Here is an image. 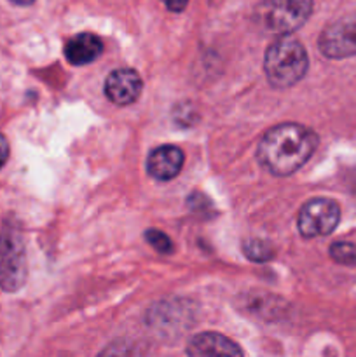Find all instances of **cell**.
I'll list each match as a JSON object with an SVG mask.
<instances>
[{"mask_svg": "<svg viewBox=\"0 0 356 357\" xmlns=\"http://www.w3.org/2000/svg\"><path fill=\"white\" fill-rule=\"evenodd\" d=\"M318 146V136L297 122L274 126L258 143V162L274 176H288L304 166Z\"/></svg>", "mask_w": 356, "mask_h": 357, "instance_id": "6da1fadb", "label": "cell"}, {"mask_svg": "<svg viewBox=\"0 0 356 357\" xmlns=\"http://www.w3.org/2000/svg\"><path fill=\"white\" fill-rule=\"evenodd\" d=\"M309 59L304 45L290 35L279 37L269 45L264 58L265 77L272 87L286 89L306 75Z\"/></svg>", "mask_w": 356, "mask_h": 357, "instance_id": "7a4b0ae2", "label": "cell"}, {"mask_svg": "<svg viewBox=\"0 0 356 357\" xmlns=\"http://www.w3.org/2000/svg\"><path fill=\"white\" fill-rule=\"evenodd\" d=\"M313 13V0H264L257 9V20L271 33L286 37L299 30Z\"/></svg>", "mask_w": 356, "mask_h": 357, "instance_id": "3957f363", "label": "cell"}, {"mask_svg": "<svg viewBox=\"0 0 356 357\" xmlns=\"http://www.w3.org/2000/svg\"><path fill=\"white\" fill-rule=\"evenodd\" d=\"M27 281V253L21 232L6 223L0 234V288L14 293Z\"/></svg>", "mask_w": 356, "mask_h": 357, "instance_id": "277c9868", "label": "cell"}, {"mask_svg": "<svg viewBox=\"0 0 356 357\" xmlns=\"http://www.w3.org/2000/svg\"><path fill=\"white\" fill-rule=\"evenodd\" d=\"M341 220L339 204L332 199L316 197L302 206L299 213V232L304 237H321L334 232Z\"/></svg>", "mask_w": 356, "mask_h": 357, "instance_id": "5b68a950", "label": "cell"}, {"mask_svg": "<svg viewBox=\"0 0 356 357\" xmlns=\"http://www.w3.org/2000/svg\"><path fill=\"white\" fill-rule=\"evenodd\" d=\"M321 54L332 59L349 58L356 54V10L328 24L318 40Z\"/></svg>", "mask_w": 356, "mask_h": 357, "instance_id": "8992f818", "label": "cell"}, {"mask_svg": "<svg viewBox=\"0 0 356 357\" xmlns=\"http://www.w3.org/2000/svg\"><path fill=\"white\" fill-rule=\"evenodd\" d=\"M143 89L142 77L131 68H117L107 77L105 94L108 100L119 107H126L138 100Z\"/></svg>", "mask_w": 356, "mask_h": 357, "instance_id": "52a82bcc", "label": "cell"}, {"mask_svg": "<svg viewBox=\"0 0 356 357\" xmlns=\"http://www.w3.org/2000/svg\"><path fill=\"white\" fill-rule=\"evenodd\" d=\"M188 357H243L239 345L215 331H206L191 338L187 345Z\"/></svg>", "mask_w": 356, "mask_h": 357, "instance_id": "ba28073f", "label": "cell"}, {"mask_svg": "<svg viewBox=\"0 0 356 357\" xmlns=\"http://www.w3.org/2000/svg\"><path fill=\"white\" fill-rule=\"evenodd\" d=\"M184 152L178 146L163 145L154 150L147 160V169L152 178L159 181H170L177 176L184 166Z\"/></svg>", "mask_w": 356, "mask_h": 357, "instance_id": "9c48e42d", "label": "cell"}, {"mask_svg": "<svg viewBox=\"0 0 356 357\" xmlns=\"http://www.w3.org/2000/svg\"><path fill=\"white\" fill-rule=\"evenodd\" d=\"M103 52V42L93 33H79L65 44V58L70 65L84 66Z\"/></svg>", "mask_w": 356, "mask_h": 357, "instance_id": "30bf717a", "label": "cell"}, {"mask_svg": "<svg viewBox=\"0 0 356 357\" xmlns=\"http://www.w3.org/2000/svg\"><path fill=\"white\" fill-rule=\"evenodd\" d=\"M98 357H143V351L135 342L117 340L105 347Z\"/></svg>", "mask_w": 356, "mask_h": 357, "instance_id": "8fae6325", "label": "cell"}, {"mask_svg": "<svg viewBox=\"0 0 356 357\" xmlns=\"http://www.w3.org/2000/svg\"><path fill=\"white\" fill-rule=\"evenodd\" d=\"M243 250H244V255H246L251 261H258V264L271 260L272 255H274L272 253V248L269 246L265 241H260V239L246 241Z\"/></svg>", "mask_w": 356, "mask_h": 357, "instance_id": "7c38bea8", "label": "cell"}, {"mask_svg": "<svg viewBox=\"0 0 356 357\" xmlns=\"http://www.w3.org/2000/svg\"><path fill=\"white\" fill-rule=\"evenodd\" d=\"M330 257L341 265H356V244H351V243L332 244Z\"/></svg>", "mask_w": 356, "mask_h": 357, "instance_id": "4fadbf2b", "label": "cell"}, {"mask_svg": "<svg viewBox=\"0 0 356 357\" xmlns=\"http://www.w3.org/2000/svg\"><path fill=\"white\" fill-rule=\"evenodd\" d=\"M145 239H147V243H149L150 246L157 251V253H161V255L173 253V243H171L170 237H168L164 232H161V230H156V229L147 230Z\"/></svg>", "mask_w": 356, "mask_h": 357, "instance_id": "5bb4252c", "label": "cell"}, {"mask_svg": "<svg viewBox=\"0 0 356 357\" xmlns=\"http://www.w3.org/2000/svg\"><path fill=\"white\" fill-rule=\"evenodd\" d=\"M7 157H9V143H7L6 136L0 135V169L7 162Z\"/></svg>", "mask_w": 356, "mask_h": 357, "instance_id": "9a60e30c", "label": "cell"}, {"mask_svg": "<svg viewBox=\"0 0 356 357\" xmlns=\"http://www.w3.org/2000/svg\"><path fill=\"white\" fill-rule=\"evenodd\" d=\"M163 2L170 10H173V13H180V10H184L185 7H187L188 0H163Z\"/></svg>", "mask_w": 356, "mask_h": 357, "instance_id": "2e32d148", "label": "cell"}, {"mask_svg": "<svg viewBox=\"0 0 356 357\" xmlns=\"http://www.w3.org/2000/svg\"><path fill=\"white\" fill-rule=\"evenodd\" d=\"M13 3H16V6H30V3H34L35 0H10Z\"/></svg>", "mask_w": 356, "mask_h": 357, "instance_id": "e0dca14e", "label": "cell"}]
</instances>
